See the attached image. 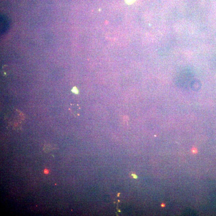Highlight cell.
I'll list each match as a JSON object with an SVG mask.
<instances>
[{
  "instance_id": "obj_1",
  "label": "cell",
  "mask_w": 216,
  "mask_h": 216,
  "mask_svg": "<svg viewBox=\"0 0 216 216\" xmlns=\"http://www.w3.org/2000/svg\"><path fill=\"white\" fill-rule=\"evenodd\" d=\"M1 32L3 34L7 31L9 27V21L6 17H1Z\"/></svg>"
},
{
  "instance_id": "obj_2",
  "label": "cell",
  "mask_w": 216,
  "mask_h": 216,
  "mask_svg": "<svg viewBox=\"0 0 216 216\" xmlns=\"http://www.w3.org/2000/svg\"><path fill=\"white\" fill-rule=\"evenodd\" d=\"M135 0H125L126 3L128 4H131L134 2Z\"/></svg>"
},
{
  "instance_id": "obj_3",
  "label": "cell",
  "mask_w": 216,
  "mask_h": 216,
  "mask_svg": "<svg viewBox=\"0 0 216 216\" xmlns=\"http://www.w3.org/2000/svg\"><path fill=\"white\" fill-rule=\"evenodd\" d=\"M131 176L132 177L134 178V179H137V177L136 175L134 174H132Z\"/></svg>"
},
{
  "instance_id": "obj_4",
  "label": "cell",
  "mask_w": 216,
  "mask_h": 216,
  "mask_svg": "<svg viewBox=\"0 0 216 216\" xmlns=\"http://www.w3.org/2000/svg\"><path fill=\"white\" fill-rule=\"evenodd\" d=\"M49 171L47 169H45L44 170V173L46 174H47L49 173Z\"/></svg>"
},
{
  "instance_id": "obj_5",
  "label": "cell",
  "mask_w": 216,
  "mask_h": 216,
  "mask_svg": "<svg viewBox=\"0 0 216 216\" xmlns=\"http://www.w3.org/2000/svg\"><path fill=\"white\" fill-rule=\"evenodd\" d=\"M73 90H74V91H73V92H75V93H77V89H76V88H73Z\"/></svg>"
},
{
  "instance_id": "obj_6",
  "label": "cell",
  "mask_w": 216,
  "mask_h": 216,
  "mask_svg": "<svg viewBox=\"0 0 216 216\" xmlns=\"http://www.w3.org/2000/svg\"><path fill=\"white\" fill-rule=\"evenodd\" d=\"M164 205H165L164 204H162L161 205V206H162V207H164L165 206Z\"/></svg>"
}]
</instances>
